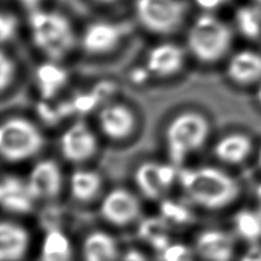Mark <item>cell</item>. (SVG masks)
<instances>
[{"label":"cell","mask_w":261,"mask_h":261,"mask_svg":"<svg viewBox=\"0 0 261 261\" xmlns=\"http://www.w3.org/2000/svg\"><path fill=\"white\" fill-rule=\"evenodd\" d=\"M167 224L168 222L165 219H148L142 223L139 235L155 249L164 251L170 244Z\"/></svg>","instance_id":"obj_24"},{"label":"cell","mask_w":261,"mask_h":261,"mask_svg":"<svg viewBox=\"0 0 261 261\" xmlns=\"http://www.w3.org/2000/svg\"><path fill=\"white\" fill-rule=\"evenodd\" d=\"M99 98L97 97V94L93 91L90 93H80L75 97L74 101L71 105H73L75 109H77L79 111H83L87 112L93 109L96 106V103H98Z\"/></svg>","instance_id":"obj_29"},{"label":"cell","mask_w":261,"mask_h":261,"mask_svg":"<svg viewBox=\"0 0 261 261\" xmlns=\"http://www.w3.org/2000/svg\"><path fill=\"white\" fill-rule=\"evenodd\" d=\"M29 28L34 45L48 60H64L77 43L70 20L60 12L33 11L29 16Z\"/></svg>","instance_id":"obj_2"},{"label":"cell","mask_w":261,"mask_h":261,"mask_svg":"<svg viewBox=\"0 0 261 261\" xmlns=\"http://www.w3.org/2000/svg\"><path fill=\"white\" fill-rule=\"evenodd\" d=\"M240 261H261V246H252L242 255Z\"/></svg>","instance_id":"obj_34"},{"label":"cell","mask_w":261,"mask_h":261,"mask_svg":"<svg viewBox=\"0 0 261 261\" xmlns=\"http://www.w3.org/2000/svg\"><path fill=\"white\" fill-rule=\"evenodd\" d=\"M184 0H135V16L148 33L166 36L177 31L186 21Z\"/></svg>","instance_id":"obj_6"},{"label":"cell","mask_w":261,"mask_h":261,"mask_svg":"<svg viewBox=\"0 0 261 261\" xmlns=\"http://www.w3.org/2000/svg\"><path fill=\"white\" fill-rule=\"evenodd\" d=\"M231 43V29L211 13H202L197 16L187 33L189 53L205 65L221 60L228 53Z\"/></svg>","instance_id":"obj_3"},{"label":"cell","mask_w":261,"mask_h":261,"mask_svg":"<svg viewBox=\"0 0 261 261\" xmlns=\"http://www.w3.org/2000/svg\"><path fill=\"white\" fill-rule=\"evenodd\" d=\"M100 214L113 226H128L141 215V202L125 189H114L103 197Z\"/></svg>","instance_id":"obj_9"},{"label":"cell","mask_w":261,"mask_h":261,"mask_svg":"<svg viewBox=\"0 0 261 261\" xmlns=\"http://www.w3.org/2000/svg\"><path fill=\"white\" fill-rule=\"evenodd\" d=\"M254 197H255V202H256V210L261 213V183L255 188Z\"/></svg>","instance_id":"obj_36"},{"label":"cell","mask_w":261,"mask_h":261,"mask_svg":"<svg viewBox=\"0 0 261 261\" xmlns=\"http://www.w3.org/2000/svg\"><path fill=\"white\" fill-rule=\"evenodd\" d=\"M124 29L110 21H96L85 27L80 38L84 53L100 57L113 52L123 39Z\"/></svg>","instance_id":"obj_7"},{"label":"cell","mask_w":261,"mask_h":261,"mask_svg":"<svg viewBox=\"0 0 261 261\" xmlns=\"http://www.w3.org/2000/svg\"><path fill=\"white\" fill-rule=\"evenodd\" d=\"M70 193L76 200L88 202L96 197L102 187L101 176L93 170L79 169L70 176Z\"/></svg>","instance_id":"obj_22"},{"label":"cell","mask_w":261,"mask_h":261,"mask_svg":"<svg viewBox=\"0 0 261 261\" xmlns=\"http://www.w3.org/2000/svg\"><path fill=\"white\" fill-rule=\"evenodd\" d=\"M0 204L12 212H27L30 210L34 199L29 195L27 186L19 179L6 178L0 183Z\"/></svg>","instance_id":"obj_21"},{"label":"cell","mask_w":261,"mask_h":261,"mask_svg":"<svg viewBox=\"0 0 261 261\" xmlns=\"http://www.w3.org/2000/svg\"><path fill=\"white\" fill-rule=\"evenodd\" d=\"M175 165H165L146 161L135 172V183L148 199H158L178 178Z\"/></svg>","instance_id":"obj_8"},{"label":"cell","mask_w":261,"mask_h":261,"mask_svg":"<svg viewBox=\"0 0 261 261\" xmlns=\"http://www.w3.org/2000/svg\"><path fill=\"white\" fill-rule=\"evenodd\" d=\"M25 186L33 199H53L62 187L61 169L51 159L39 161L31 169Z\"/></svg>","instance_id":"obj_12"},{"label":"cell","mask_w":261,"mask_h":261,"mask_svg":"<svg viewBox=\"0 0 261 261\" xmlns=\"http://www.w3.org/2000/svg\"><path fill=\"white\" fill-rule=\"evenodd\" d=\"M118 252L116 241L107 232L93 231L83 242L84 261H116Z\"/></svg>","instance_id":"obj_19"},{"label":"cell","mask_w":261,"mask_h":261,"mask_svg":"<svg viewBox=\"0 0 261 261\" xmlns=\"http://www.w3.org/2000/svg\"><path fill=\"white\" fill-rule=\"evenodd\" d=\"M163 254L165 261H188L189 259V252L187 247L181 244H169L163 251Z\"/></svg>","instance_id":"obj_30"},{"label":"cell","mask_w":261,"mask_h":261,"mask_svg":"<svg viewBox=\"0 0 261 261\" xmlns=\"http://www.w3.org/2000/svg\"><path fill=\"white\" fill-rule=\"evenodd\" d=\"M196 252L204 261H232L236 244L231 235L219 229L200 232L195 242Z\"/></svg>","instance_id":"obj_14"},{"label":"cell","mask_w":261,"mask_h":261,"mask_svg":"<svg viewBox=\"0 0 261 261\" xmlns=\"http://www.w3.org/2000/svg\"><path fill=\"white\" fill-rule=\"evenodd\" d=\"M233 228L243 241L252 244L258 243L261 240V213L258 210L238 211L233 217Z\"/></svg>","instance_id":"obj_23"},{"label":"cell","mask_w":261,"mask_h":261,"mask_svg":"<svg viewBox=\"0 0 261 261\" xmlns=\"http://www.w3.org/2000/svg\"><path fill=\"white\" fill-rule=\"evenodd\" d=\"M37 125L24 118H12L0 125V155L11 163L33 158L43 147Z\"/></svg>","instance_id":"obj_5"},{"label":"cell","mask_w":261,"mask_h":261,"mask_svg":"<svg viewBox=\"0 0 261 261\" xmlns=\"http://www.w3.org/2000/svg\"><path fill=\"white\" fill-rule=\"evenodd\" d=\"M236 24L246 38L256 39L261 36V12L252 6H243L236 11Z\"/></svg>","instance_id":"obj_25"},{"label":"cell","mask_w":261,"mask_h":261,"mask_svg":"<svg viewBox=\"0 0 261 261\" xmlns=\"http://www.w3.org/2000/svg\"><path fill=\"white\" fill-rule=\"evenodd\" d=\"M121 261H148L147 256L143 253L142 251L136 249H130L125 251Z\"/></svg>","instance_id":"obj_33"},{"label":"cell","mask_w":261,"mask_h":261,"mask_svg":"<svg viewBox=\"0 0 261 261\" xmlns=\"http://www.w3.org/2000/svg\"><path fill=\"white\" fill-rule=\"evenodd\" d=\"M253 151V141L243 133H231L223 136L214 146V155L227 165L243 164Z\"/></svg>","instance_id":"obj_17"},{"label":"cell","mask_w":261,"mask_h":261,"mask_svg":"<svg viewBox=\"0 0 261 261\" xmlns=\"http://www.w3.org/2000/svg\"><path fill=\"white\" fill-rule=\"evenodd\" d=\"M258 165H259V167L261 168V146H260V148L258 150Z\"/></svg>","instance_id":"obj_39"},{"label":"cell","mask_w":261,"mask_h":261,"mask_svg":"<svg viewBox=\"0 0 261 261\" xmlns=\"http://www.w3.org/2000/svg\"><path fill=\"white\" fill-rule=\"evenodd\" d=\"M255 98L256 100H258V102L261 105V83L259 84L258 89H256V93H255Z\"/></svg>","instance_id":"obj_38"},{"label":"cell","mask_w":261,"mask_h":261,"mask_svg":"<svg viewBox=\"0 0 261 261\" xmlns=\"http://www.w3.org/2000/svg\"><path fill=\"white\" fill-rule=\"evenodd\" d=\"M186 59V52L179 45L164 42L150 48L145 58V66L154 77L168 79L184 68Z\"/></svg>","instance_id":"obj_11"},{"label":"cell","mask_w":261,"mask_h":261,"mask_svg":"<svg viewBox=\"0 0 261 261\" xmlns=\"http://www.w3.org/2000/svg\"><path fill=\"white\" fill-rule=\"evenodd\" d=\"M73 247L68 236L60 229L51 228L44 237L40 261H71Z\"/></svg>","instance_id":"obj_20"},{"label":"cell","mask_w":261,"mask_h":261,"mask_svg":"<svg viewBox=\"0 0 261 261\" xmlns=\"http://www.w3.org/2000/svg\"><path fill=\"white\" fill-rule=\"evenodd\" d=\"M16 30L15 17L5 13H0V42L10 39Z\"/></svg>","instance_id":"obj_28"},{"label":"cell","mask_w":261,"mask_h":261,"mask_svg":"<svg viewBox=\"0 0 261 261\" xmlns=\"http://www.w3.org/2000/svg\"><path fill=\"white\" fill-rule=\"evenodd\" d=\"M164 218L170 220L172 222L183 223L189 220V212L183 206L174 204V202H167L163 207Z\"/></svg>","instance_id":"obj_27"},{"label":"cell","mask_w":261,"mask_h":261,"mask_svg":"<svg viewBox=\"0 0 261 261\" xmlns=\"http://www.w3.org/2000/svg\"><path fill=\"white\" fill-rule=\"evenodd\" d=\"M30 243L29 232L14 222H0V261H19Z\"/></svg>","instance_id":"obj_16"},{"label":"cell","mask_w":261,"mask_h":261,"mask_svg":"<svg viewBox=\"0 0 261 261\" xmlns=\"http://www.w3.org/2000/svg\"><path fill=\"white\" fill-rule=\"evenodd\" d=\"M94 3L100 4V5H113V4H116L119 0H93Z\"/></svg>","instance_id":"obj_37"},{"label":"cell","mask_w":261,"mask_h":261,"mask_svg":"<svg viewBox=\"0 0 261 261\" xmlns=\"http://www.w3.org/2000/svg\"><path fill=\"white\" fill-rule=\"evenodd\" d=\"M98 124L107 138L112 141H123L133 134L136 118L127 105L112 102L99 111Z\"/></svg>","instance_id":"obj_13"},{"label":"cell","mask_w":261,"mask_h":261,"mask_svg":"<svg viewBox=\"0 0 261 261\" xmlns=\"http://www.w3.org/2000/svg\"><path fill=\"white\" fill-rule=\"evenodd\" d=\"M0 193H2V190H0Z\"/></svg>","instance_id":"obj_40"},{"label":"cell","mask_w":261,"mask_h":261,"mask_svg":"<svg viewBox=\"0 0 261 261\" xmlns=\"http://www.w3.org/2000/svg\"><path fill=\"white\" fill-rule=\"evenodd\" d=\"M210 132L208 120L199 112H182L173 118L166 129V145L172 164L181 166L191 153L200 150Z\"/></svg>","instance_id":"obj_4"},{"label":"cell","mask_w":261,"mask_h":261,"mask_svg":"<svg viewBox=\"0 0 261 261\" xmlns=\"http://www.w3.org/2000/svg\"><path fill=\"white\" fill-rule=\"evenodd\" d=\"M228 0H193L195 5L202 12L211 13L223 6Z\"/></svg>","instance_id":"obj_32"},{"label":"cell","mask_w":261,"mask_h":261,"mask_svg":"<svg viewBox=\"0 0 261 261\" xmlns=\"http://www.w3.org/2000/svg\"><path fill=\"white\" fill-rule=\"evenodd\" d=\"M152 77V75L148 69L146 68V66H136L130 70L129 74V79L134 84L136 85H143L145 84L148 80Z\"/></svg>","instance_id":"obj_31"},{"label":"cell","mask_w":261,"mask_h":261,"mask_svg":"<svg viewBox=\"0 0 261 261\" xmlns=\"http://www.w3.org/2000/svg\"><path fill=\"white\" fill-rule=\"evenodd\" d=\"M178 181L193 204L210 211L228 207L241 193L237 179L213 166L183 169L178 172Z\"/></svg>","instance_id":"obj_1"},{"label":"cell","mask_w":261,"mask_h":261,"mask_svg":"<svg viewBox=\"0 0 261 261\" xmlns=\"http://www.w3.org/2000/svg\"><path fill=\"white\" fill-rule=\"evenodd\" d=\"M227 76L237 85H251L261 81V55L251 49H241L232 55L227 65Z\"/></svg>","instance_id":"obj_15"},{"label":"cell","mask_w":261,"mask_h":261,"mask_svg":"<svg viewBox=\"0 0 261 261\" xmlns=\"http://www.w3.org/2000/svg\"><path fill=\"white\" fill-rule=\"evenodd\" d=\"M22 6L25 7L27 10H30L31 12L38 10V7L40 6L44 0H17Z\"/></svg>","instance_id":"obj_35"},{"label":"cell","mask_w":261,"mask_h":261,"mask_svg":"<svg viewBox=\"0 0 261 261\" xmlns=\"http://www.w3.org/2000/svg\"><path fill=\"white\" fill-rule=\"evenodd\" d=\"M16 75V64L4 49H0V93L13 83Z\"/></svg>","instance_id":"obj_26"},{"label":"cell","mask_w":261,"mask_h":261,"mask_svg":"<svg viewBox=\"0 0 261 261\" xmlns=\"http://www.w3.org/2000/svg\"><path fill=\"white\" fill-rule=\"evenodd\" d=\"M60 150L64 158L70 163H84L97 153V137L87 124L76 122L62 134Z\"/></svg>","instance_id":"obj_10"},{"label":"cell","mask_w":261,"mask_h":261,"mask_svg":"<svg viewBox=\"0 0 261 261\" xmlns=\"http://www.w3.org/2000/svg\"><path fill=\"white\" fill-rule=\"evenodd\" d=\"M35 79L40 96L44 99H52L65 88L69 74L60 62L47 60L36 68Z\"/></svg>","instance_id":"obj_18"}]
</instances>
